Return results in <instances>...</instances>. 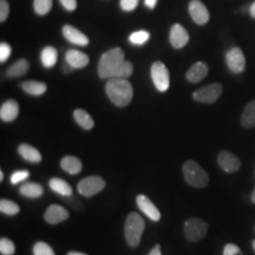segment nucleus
I'll return each instance as SVG.
<instances>
[{
  "mask_svg": "<svg viewBox=\"0 0 255 255\" xmlns=\"http://www.w3.org/2000/svg\"><path fill=\"white\" fill-rule=\"evenodd\" d=\"M105 90L111 101L119 107L128 105L133 97V88L126 79H109Z\"/></svg>",
  "mask_w": 255,
  "mask_h": 255,
  "instance_id": "f257e3e1",
  "label": "nucleus"
},
{
  "mask_svg": "<svg viewBox=\"0 0 255 255\" xmlns=\"http://www.w3.org/2000/svg\"><path fill=\"white\" fill-rule=\"evenodd\" d=\"M125 60V53L120 47H114L103 53L101 57L98 73L101 79H111L119 64Z\"/></svg>",
  "mask_w": 255,
  "mask_h": 255,
  "instance_id": "f03ea898",
  "label": "nucleus"
},
{
  "mask_svg": "<svg viewBox=\"0 0 255 255\" xmlns=\"http://www.w3.org/2000/svg\"><path fill=\"white\" fill-rule=\"evenodd\" d=\"M145 230V221L143 218L136 213L132 212L128 216L125 222V238L128 246L136 248L141 241V237Z\"/></svg>",
  "mask_w": 255,
  "mask_h": 255,
  "instance_id": "7ed1b4c3",
  "label": "nucleus"
},
{
  "mask_svg": "<svg viewBox=\"0 0 255 255\" xmlns=\"http://www.w3.org/2000/svg\"><path fill=\"white\" fill-rule=\"evenodd\" d=\"M182 173L186 182L192 187L204 188L209 183L207 172L193 160H188L183 164Z\"/></svg>",
  "mask_w": 255,
  "mask_h": 255,
  "instance_id": "20e7f679",
  "label": "nucleus"
},
{
  "mask_svg": "<svg viewBox=\"0 0 255 255\" xmlns=\"http://www.w3.org/2000/svg\"><path fill=\"white\" fill-rule=\"evenodd\" d=\"M208 224L202 219L191 218L184 223V235L191 242L200 241L206 236Z\"/></svg>",
  "mask_w": 255,
  "mask_h": 255,
  "instance_id": "39448f33",
  "label": "nucleus"
},
{
  "mask_svg": "<svg viewBox=\"0 0 255 255\" xmlns=\"http://www.w3.org/2000/svg\"><path fill=\"white\" fill-rule=\"evenodd\" d=\"M105 186L106 182L100 176H89L78 183V192L83 197L90 198L102 191Z\"/></svg>",
  "mask_w": 255,
  "mask_h": 255,
  "instance_id": "423d86ee",
  "label": "nucleus"
},
{
  "mask_svg": "<svg viewBox=\"0 0 255 255\" xmlns=\"http://www.w3.org/2000/svg\"><path fill=\"white\" fill-rule=\"evenodd\" d=\"M150 74L152 82L158 91L165 92L168 90L170 78L168 69L166 68L165 64L162 62H155L151 65Z\"/></svg>",
  "mask_w": 255,
  "mask_h": 255,
  "instance_id": "0eeeda50",
  "label": "nucleus"
},
{
  "mask_svg": "<svg viewBox=\"0 0 255 255\" xmlns=\"http://www.w3.org/2000/svg\"><path fill=\"white\" fill-rule=\"evenodd\" d=\"M222 90L223 88L220 83H212L194 92L193 99L201 103H214L219 100Z\"/></svg>",
  "mask_w": 255,
  "mask_h": 255,
  "instance_id": "6e6552de",
  "label": "nucleus"
},
{
  "mask_svg": "<svg viewBox=\"0 0 255 255\" xmlns=\"http://www.w3.org/2000/svg\"><path fill=\"white\" fill-rule=\"evenodd\" d=\"M226 63L229 69L235 74L242 73L246 67L245 55L241 48L233 47L226 54Z\"/></svg>",
  "mask_w": 255,
  "mask_h": 255,
  "instance_id": "1a4fd4ad",
  "label": "nucleus"
},
{
  "mask_svg": "<svg viewBox=\"0 0 255 255\" xmlns=\"http://www.w3.org/2000/svg\"><path fill=\"white\" fill-rule=\"evenodd\" d=\"M218 163L227 173L237 172L241 167V162L236 155L228 150H221L218 156Z\"/></svg>",
  "mask_w": 255,
  "mask_h": 255,
  "instance_id": "9d476101",
  "label": "nucleus"
},
{
  "mask_svg": "<svg viewBox=\"0 0 255 255\" xmlns=\"http://www.w3.org/2000/svg\"><path fill=\"white\" fill-rule=\"evenodd\" d=\"M189 13L194 22L198 25H205L210 19V13L201 0H192L188 6Z\"/></svg>",
  "mask_w": 255,
  "mask_h": 255,
  "instance_id": "9b49d317",
  "label": "nucleus"
},
{
  "mask_svg": "<svg viewBox=\"0 0 255 255\" xmlns=\"http://www.w3.org/2000/svg\"><path fill=\"white\" fill-rule=\"evenodd\" d=\"M136 204L138 208L141 210L150 220L158 222L161 219V213L146 195L140 194L136 197Z\"/></svg>",
  "mask_w": 255,
  "mask_h": 255,
  "instance_id": "f8f14e48",
  "label": "nucleus"
},
{
  "mask_svg": "<svg viewBox=\"0 0 255 255\" xmlns=\"http://www.w3.org/2000/svg\"><path fill=\"white\" fill-rule=\"evenodd\" d=\"M44 218L48 224L56 225L68 219L69 212L61 205L51 204L46 210Z\"/></svg>",
  "mask_w": 255,
  "mask_h": 255,
  "instance_id": "ddd939ff",
  "label": "nucleus"
},
{
  "mask_svg": "<svg viewBox=\"0 0 255 255\" xmlns=\"http://www.w3.org/2000/svg\"><path fill=\"white\" fill-rule=\"evenodd\" d=\"M63 34L69 43H72L74 45L81 46L89 45L88 37L71 25H64L63 27Z\"/></svg>",
  "mask_w": 255,
  "mask_h": 255,
  "instance_id": "4468645a",
  "label": "nucleus"
},
{
  "mask_svg": "<svg viewBox=\"0 0 255 255\" xmlns=\"http://www.w3.org/2000/svg\"><path fill=\"white\" fill-rule=\"evenodd\" d=\"M169 40L174 48H182L187 45L189 41V35L187 30L180 24H175L170 29Z\"/></svg>",
  "mask_w": 255,
  "mask_h": 255,
  "instance_id": "2eb2a0df",
  "label": "nucleus"
},
{
  "mask_svg": "<svg viewBox=\"0 0 255 255\" xmlns=\"http://www.w3.org/2000/svg\"><path fill=\"white\" fill-rule=\"evenodd\" d=\"M65 61L70 66L78 69L83 68L89 64V57L80 50L69 49L65 53Z\"/></svg>",
  "mask_w": 255,
  "mask_h": 255,
  "instance_id": "dca6fc26",
  "label": "nucleus"
},
{
  "mask_svg": "<svg viewBox=\"0 0 255 255\" xmlns=\"http://www.w3.org/2000/svg\"><path fill=\"white\" fill-rule=\"evenodd\" d=\"M209 68L203 62H198L193 64L186 73V80L192 83H197L202 81L208 75Z\"/></svg>",
  "mask_w": 255,
  "mask_h": 255,
  "instance_id": "f3484780",
  "label": "nucleus"
},
{
  "mask_svg": "<svg viewBox=\"0 0 255 255\" xmlns=\"http://www.w3.org/2000/svg\"><path fill=\"white\" fill-rule=\"evenodd\" d=\"M19 115L18 103L14 100L5 101L0 108V119L5 122L15 120Z\"/></svg>",
  "mask_w": 255,
  "mask_h": 255,
  "instance_id": "a211bd4d",
  "label": "nucleus"
},
{
  "mask_svg": "<svg viewBox=\"0 0 255 255\" xmlns=\"http://www.w3.org/2000/svg\"><path fill=\"white\" fill-rule=\"evenodd\" d=\"M18 153L20 156L29 163L38 164L42 161V155L36 147L28 144H21L18 146Z\"/></svg>",
  "mask_w": 255,
  "mask_h": 255,
  "instance_id": "6ab92c4d",
  "label": "nucleus"
},
{
  "mask_svg": "<svg viewBox=\"0 0 255 255\" xmlns=\"http://www.w3.org/2000/svg\"><path fill=\"white\" fill-rule=\"evenodd\" d=\"M61 167L65 172L71 175H77L82 171V161L76 156H65L61 161Z\"/></svg>",
  "mask_w": 255,
  "mask_h": 255,
  "instance_id": "aec40b11",
  "label": "nucleus"
},
{
  "mask_svg": "<svg viewBox=\"0 0 255 255\" xmlns=\"http://www.w3.org/2000/svg\"><path fill=\"white\" fill-rule=\"evenodd\" d=\"M48 185L50 189L55 193L64 196V197H70L73 193L72 187L67 182H65L61 178H52L49 180Z\"/></svg>",
  "mask_w": 255,
  "mask_h": 255,
  "instance_id": "412c9836",
  "label": "nucleus"
},
{
  "mask_svg": "<svg viewBox=\"0 0 255 255\" xmlns=\"http://www.w3.org/2000/svg\"><path fill=\"white\" fill-rule=\"evenodd\" d=\"M19 193L26 198L37 199L44 194V188L37 182H27L21 185L19 188Z\"/></svg>",
  "mask_w": 255,
  "mask_h": 255,
  "instance_id": "4be33fe9",
  "label": "nucleus"
},
{
  "mask_svg": "<svg viewBox=\"0 0 255 255\" xmlns=\"http://www.w3.org/2000/svg\"><path fill=\"white\" fill-rule=\"evenodd\" d=\"M28 68H29V64L27 60L21 59L9 66L6 71V76L10 79L19 78L27 73Z\"/></svg>",
  "mask_w": 255,
  "mask_h": 255,
  "instance_id": "5701e85b",
  "label": "nucleus"
},
{
  "mask_svg": "<svg viewBox=\"0 0 255 255\" xmlns=\"http://www.w3.org/2000/svg\"><path fill=\"white\" fill-rule=\"evenodd\" d=\"M21 87L24 91L31 96H42L46 92V83L36 81H26L21 83Z\"/></svg>",
  "mask_w": 255,
  "mask_h": 255,
  "instance_id": "b1692460",
  "label": "nucleus"
},
{
  "mask_svg": "<svg viewBox=\"0 0 255 255\" xmlns=\"http://www.w3.org/2000/svg\"><path fill=\"white\" fill-rule=\"evenodd\" d=\"M241 124L246 128L255 127V101H251L243 111Z\"/></svg>",
  "mask_w": 255,
  "mask_h": 255,
  "instance_id": "393cba45",
  "label": "nucleus"
},
{
  "mask_svg": "<svg viewBox=\"0 0 255 255\" xmlns=\"http://www.w3.org/2000/svg\"><path fill=\"white\" fill-rule=\"evenodd\" d=\"M58 61V52L53 46H46L41 52V62L46 68L53 67Z\"/></svg>",
  "mask_w": 255,
  "mask_h": 255,
  "instance_id": "a878e982",
  "label": "nucleus"
},
{
  "mask_svg": "<svg viewBox=\"0 0 255 255\" xmlns=\"http://www.w3.org/2000/svg\"><path fill=\"white\" fill-rule=\"evenodd\" d=\"M74 119L76 122L84 129L90 130L94 127L95 123L91 116L84 110L77 109L74 112Z\"/></svg>",
  "mask_w": 255,
  "mask_h": 255,
  "instance_id": "bb28decb",
  "label": "nucleus"
},
{
  "mask_svg": "<svg viewBox=\"0 0 255 255\" xmlns=\"http://www.w3.org/2000/svg\"><path fill=\"white\" fill-rule=\"evenodd\" d=\"M133 72V65L127 60H124L121 64H119L118 68L115 70L113 74L112 78H117V79H128V77L131 76Z\"/></svg>",
  "mask_w": 255,
  "mask_h": 255,
  "instance_id": "cd10ccee",
  "label": "nucleus"
},
{
  "mask_svg": "<svg viewBox=\"0 0 255 255\" xmlns=\"http://www.w3.org/2000/svg\"><path fill=\"white\" fill-rule=\"evenodd\" d=\"M0 212L7 216H16L20 212V207L14 201L2 199L0 201Z\"/></svg>",
  "mask_w": 255,
  "mask_h": 255,
  "instance_id": "c85d7f7f",
  "label": "nucleus"
},
{
  "mask_svg": "<svg viewBox=\"0 0 255 255\" xmlns=\"http://www.w3.org/2000/svg\"><path fill=\"white\" fill-rule=\"evenodd\" d=\"M149 37H150V34L148 31L139 30V31L131 33L128 37V40L132 45L141 46V45L146 44V42L149 40Z\"/></svg>",
  "mask_w": 255,
  "mask_h": 255,
  "instance_id": "c756f323",
  "label": "nucleus"
},
{
  "mask_svg": "<svg viewBox=\"0 0 255 255\" xmlns=\"http://www.w3.org/2000/svg\"><path fill=\"white\" fill-rule=\"evenodd\" d=\"M34 10L39 15H45L52 8V0H34Z\"/></svg>",
  "mask_w": 255,
  "mask_h": 255,
  "instance_id": "7c9ffc66",
  "label": "nucleus"
},
{
  "mask_svg": "<svg viewBox=\"0 0 255 255\" xmlns=\"http://www.w3.org/2000/svg\"><path fill=\"white\" fill-rule=\"evenodd\" d=\"M33 255H55L54 251L51 247L46 242L38 241L33 246Z\"/></svg>",
  "mask_w": 255,
  "mask_h": 255,
  "instance_id": "2f4dec72",
  "label": "nucleus"
},
{
  "mask_svg": "<svg viewBox=\"0 0 255 255\" xmlns=\"http://www.w3.org/2000/svg\"><path fill=\"white\" fill-rule=\"evenodd\" d=\"M0 253L2 255H13L15 253V246L9 238L3 237L0 239Z\"/></svg>",
  "mask_w": 255,
  "mask_h": 255,
  "instance_id": "473e14b6",
  "label": "nucleus"
},
{
  "mask_svg": "<svg viewBox=\"0 0 255 255\" xmlns=\"http://www.w3.org/2000/svg\"><path fill=\"white\" fill-rule=\"evenodd\" d=\"M28 177H29V172L27 170L14 171L10 176V183L13 185H16L20 182L26 181Z\"/></svg>",
  "mask_w": 255,
  "mask_h": 255,
  "instance_id": "72a5a7b5",
  "label": "nucleus"
},
{
  "mask_svg": "<svg viewBox=\"0 0 255 255\" xmlns=\"http://www.w3.org/2000/svg\"><path fill=\"white\" fill-rule=\"evenodd\" d=\"M11 54V47L9 44L2 42L0 44V62L4 63L6 62Z\"/></svg>",
  "mask_w": 255,
  "mask_h": 255,
  "instance_id": "f704fd0d",
  "label": "nucleus"
},
{
  "mask_svg": "<svg viewBox=\"0 0 255 255\" xmlns=\"http://www.w3.org/2000/svg\"><path fill=\"white\" fill-rule=\"evenodd\" d=\"M9 12V3L7 0H0V22L6 21Z\"/></svg>",
  "mask_w": 255,
  "mask_h": 255,
  "instance_id": "c9c22d12",
  "label": "nucleus"
},
{
  "mask_svg": "<svg viewBox=\"0 0 255 255\" xmlns=\"http://www.w3.org/2000/svg\"><path fill=\"white\" fill-rule=\"evenodd\" d=\"M223 255H244L241 249L239 247L237 246L236 244H227L224 247L223 250Z\"/></svg>",
  "mask_w": 255,
  "mask_h": 255,
  "instance_id": "e433bc0d",
  "label": "nucleus"
},
{
  "mask_svg": "<svg viewBox=\"0 0 255 255\" xmlns=\"http://www.w3.org/2000/svg\"><path fill=\"white\" fill-rule=\"evenodd\" d=\"M139 0H120V7L125 11H131L135 9Z\"/></svg>",
  "mask_w": 255,
  "mask_h": 255,
  "instance_id": "4c0bfd02",
  "label": "nucleus"
},
{
  "mask_svg": "<svg viewBox=\"0 0 255 255\" xmlns=\"http://www.w3.org/2000/svg\"><path fill=\"white\" fill-rule=\"evenodd\" d=\"M64 9L73 11L77 8V0H60Z\"/></svg>",
  "mask_w": 255,
  "mask_h": 255,
  "instance_id": "58836bf2",
  "label": "nucleus"
},
{
  "mask_svg": "<svg viewBox=\"0 0 255 255\" xmlns=\"http://www.w3.org/2000/svg\"><path fill=\"white\" fill-rule=\"evenodd\" d=\"M147 255H162V252H161V247L159 244L155 245L153 249L149 252V254Z\"/></svg>",
  "mask_w": 255,
  "mask_h": 255,
  "instance_id": "ea45409f",
  "label": "nucleus"
},
{
  "mask_svg": "<svg viewBox=\"0 0 255 255\" xmlns=\"http://www.w3.org/2000/svg\"><path fill=\"white\" fill-rule=\"evenodd\" d=\"M158 0H145V5L148 9H153L157 5Z\"/></svg>",
  "mask_w": 255,
  "mask_h": 255,
  "instance_id": "a19ab883",
  "label": "nucleus"
},
{
  "mask_svg": "<svg viewBox=\"0 0 255 255\" xmlns=\"http://www.w3.org/2000/svg\"><path fill=\"white\" fill-rule=\"evenodd\" d=\"M250 13L252 15L253 18L255 19V1L251 5V8H250Z\"/></svg>",
  "mask_w": 255,
  "mask_h": 255,
  "instance_id": "79ce46f5",
  "label": "nucleus"
},
{
  "mask_svg": "<svg viewBox=\"0 0 255 255\" xmlns=\"http://www.w3.org/2000/svg\"><path fill=\"white\" fill-rule=\"evenodd\" d=\"M66 255H85V254H82V253H80V252H69L68 254Z\"/></svg>",
  "mask_w": 255,
  "mask_h": 255,
  "instance_id": "37998d69",
  "label": "nucleus"
},
{
  "mask_svg": "<svg viewBox=\"0 0 255 255\" xmlns=\"http://www.w3.org/2000/svg\"><path fill=\"white\" fill-rule=\"evenodd\" d=\"M252 201L255 204V188L254 192H253V194H252Z\"/></svg>",
  "mask_w": 255,
  "mask_h": 255,
  "instance_id": "c03bdc74",
  "label": "nucleus"
},
{
  "mask_svg": "<svg viewBox=\"0 0 255 255\" xmlns=\"http://www.w3.org/2000/svg\"><path fill=\"white\" fill-rule=\"evenodd\" d=\"M3 179H4V174H3L2 170H0V182H2Z\"/></svg>",
  "mask_w": 255,
  "mask_h": 255,
  "instance_id": "a18cd8bd",
  "label": "nucleus"
},
{
  "mask_svg": "<svg viewBox=\"0 0 255 255\" xmlns=\"http://www.w3.org/2000/svg\"><path fill=\"white\" fill-rule=\"evenodd\" d=\"M253 247H254V249H255V240H254V241H253Z\"/></svg>",
  "mask_w": 255,
  "mask_h": 255,
  "instance_id": "49530a36",
  "label": "nucleus"
}]
</instances>
